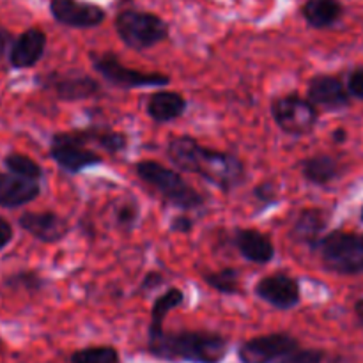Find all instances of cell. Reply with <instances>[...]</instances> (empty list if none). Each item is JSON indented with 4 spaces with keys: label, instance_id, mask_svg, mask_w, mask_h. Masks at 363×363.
I'll return each instance as SVG.
<instances>
[{
    "label": "cell",
    "instance_id": "cell-22",
    "mask_svg": "<svg viewBox=\"0 0 363 363\" xmlns=\"http://www.w3.org/2000/svg\"><path fill=\"white\" fill-rule=\"evenodd\" d=\"M78 138L87 145H98L101 151L108 155H117L128 147V137L121 131L108 130V128H85V130H74Z\"/></svg>",
    "mask_w": 363,
    "mask_h": 363
},
{
    "label": "cell",
    "instance_id": "cell-1",
    "mask_svg": "<svg viewBox=\"0 0 363 363\" xmlns=\"http://www.w3.org/2000/svg\"><path fill=\"white\" fill-rule=\"evenodd\" d=\"M167 156L183 172L197 174L223 194L236 190L247 177L243 162L236 155L206 147L194 137H174L167 145Z\"/></svg>",
    "mask_w": 363,
    "mask_h": 363
},
{
    "label": "cell",
    "instance_id": "cell-31",
    "mask_svg": "<svg viewBox=\"0 0 363 363\" xmlns=\"http://www.w3.org/2000/svg\"><path fill=\"white\" fill-rule=\"evenodd\" d=\"M347 91L353 98L363 101V69H354L347 78Z\"/></svg>",
    "mask_w": 363,
    "mask_h": 363
},
{
    "label": "cell",
    "instance_id": "cell-5",
    "mask_svg": "<svg viewBox=\"0 0 363 363\" xmlns=\"http://www.w3.org/2000/svg\"><path fill=\"white\" fill-rule=\"evenodd\" d=\"M314 250L328 272L344 277L363 273V238L358 234L332 230L321 238Z\"/></svg>",
    "mask_w": 363,
    "mask_h": 363
},
{
    "label": "cell",
    "instance_id": "cell-17",
    "mask_svg": "<svg viewBox=\"0 0 363 363\" xmlns=\"http://www.w3.org/2000/svg\"><path fill=\"white\" fill-rule=\"evenodd\" d=\"M41 194L39 181L27 179L16 174L0 172V206L7 209L21 208L35 201Z\"/></svg>",
    "mask_w": 363,
    "mask_h": 363
},
{
    "label": "cell",
    "instance_id": "cell-28",
    "mask_svg": "<svg viewBox=\"0 0 363 363\" xmlns=\"http://www.w3.org/2000/svg\"><path fill=\"white\" fill-rule=\"evenodd\" d=\"M6 284L9 287H21V289H27V291H39L43 287V279L34 272H21L16 273V275L9 277L6 280Z\"/></svg>",
    "mask_w": 363,
    "mask_h": 363
},
{
    "label": "cell",
    "instance_id": "cell-20",
    "mask_svg": "<svg viewBox=\"0 0 363 363\" xmlns=\"http://www.w3.org/2000/svg\"><path fill=\"white\" fill-rule=\"evenodd\" d=\"M301 176L315 186H326L342 176V165L330 155L308 156L300 163Z\"/></svg>",
    "mask_w": 363,
    "mask_h": 363
},
{
    "label": "cell",
    "instance_id": "cell-23",
    "mask_svg": "<svg viewBox=\"0 0 363 363\" xmlns=\"http://www.w3.org/2000/svg\"><path fill=\"white\" fill-rule=\"evenodd\" d=\"M184 301V293L179 287H169L162 296H158L151 308V323H149V335L163 332V323L170 311L181 307Z\"/></svg>",
    "mask_w": 363,
    "mask_h": 363
},
{
    "label": "cell",
    "instance_id": "cell-38",
    "mask_svg": "<svg viewBox=\"0 0 363 363\" xmlns=\"http://www.w3.org/2000/svg\"><path fill=\"white\" fill-rule=\"evenodd\" d=\"M360 220L363 222V206H362V213H360Z\"/></svg>",
    "mask_w": 363,
    "mask_h": 363
},
{
    "label": "cell",
    "instance_id": "cell-30",
    "mask_svg": "<svg viewBox=\"0 0 363 363\" xmlns=\"http://www.w3.org/2000/svg\"><path fill=\"white\" fill-rule=\"evenodd\" d=\"M254 199L257 202H261L264 208L273 206L279 202V190H277V184L272 181H264V183L257 184L254 188Z\"/></svg>",
    "mask_w": 363,
    "mask_h": 363
},
{
    "label": "cell",
    "instance_id": "cell-4",
    "mask_svg": "<svg viewBox=\"0 0 363 363\" xmlns=\"http://www.w3.org/2000/svg\"><path fill=\"white\" fill-rule=\"evenodd\" d=\"M116 32L121 41L135 52H145L165 41L170 27L158 14L138 9H123L117 13Z\"/></svg>",
    "mask_w": 363,
    "mask_h": 363
},
{
    "label": "cell",
    "instance_id": "cell-29",
    "mask_svg": "<svg viewBox=\"0 0 363 363\" xmlns=\"http://www.w3.org/2000/svg\"><path fill=\"white\" fill-rule=\"evenodd\" d=\"M323 360H325V353L321 350H300L298 347L296 351L286 354L277 363H323Z\"/></svg>",
    "mask_w": 363,
    "mask_h": 363
},
{
    "label": "cell",
    "instance_id": "cell-15",
    "mask_svg": "<svg viewBox=\"0 0 363 363\" xmlns=\"http://www.w3.org/2000/svg\"><path fill=\"white\" fill-rule=\"evenodd\" d=\"M330 218H332V215L325 208L301 209L296 218H294L293 227H291V236H293L294 241L314 250L315 245L325 236Z\"/></svg>",
    "mask_w": 363,
    "mask_h": 363
},
{
    "label": "cell",
    "instance_id": "cell-18",
    "mask_svg": "<svg viewBox=\"0 0 363 363\" xmlns=\"http://www.w3.org/2000/svg\"><path fill=\"white\" fill-rule=\"evenodd\" d=\"M46 50V34L41 28H28L14 39L9 52L11 66L16 69H27L43 59Z\"/></svg>",
    "mask_w": 363,
    "mask_h": 363
},
{
    "label": "cell",
    "instance_id": "cell-26",
    "mask_svg": "<svg viewBox=\"0 0 363 363\" xmlns=\"http://www.w3.org/2000/svg\"><path fill=\"white\" fill-rule=\"evenodd\" d=\"M4 165L7 167L9 172L21 177H27V179L39 181L43 177V169L39 167V163L28 158V156L20 155V152H11V155H7L6 160H4Z\"/></svg>",
    "mask_w": 363,
    "mask_h": 363
},
{
    "label": "cell",
    "instance_id": "cell-2",
    "mask_svg": "<svg viewBox=\"0 0 363 363\" xmlns=\"http://www.w3.org/2000/svg\"><path fill=\"white\" fill-rule=\"evenodd\" d=\"M147 351L158 360L183 363H222L229 353V340L215 332L179 330L149 335Z\"/></svg>",
    "mask_w": 363,
    "mask_h": 363
},
{
    "label": "cell",
    "instance_id": "cell-6",
    "mask_svg": "<svg viewBox=\"0 0 363 363\" xmlns=\"http://www.w3.org/2000/svg\"><path fill=\"white\" fill-rule=\"evenodd\" d=\"M92 67L96 73L108 82L110 85L123 91H131V89H147V87H165L170 84V77L165 73H149V71L131 69L124 66L119 57L113 52H91L89 53Z\"/></svg>",
    "mask_w": 363,
    "mask_h": 363
},
{
    "label": "cell",
    "instance_id": "cell-13",
    "mask_svg": "<svg viewBox=\"0 0 363 363\" xmlns=\"http://www.w3.org/2000/svg\"><path fill=\"white\" fill-rule=\"evenodd\" d=\"M307 98L315 108L337 112L350 106L351 94L339 77L333 74H315L308 80Z\"/></svg>",
    "mask_w": 363,
    "mask_h": 363
},
{
    "label": "cell",
    "instance_id": "cell-11",
    "mask_svg": "<svg viewBox=\"0 0 363 363\" xmlns=\"http://www.w3.org/2000/svg\"><path fill=\"white\" fill-rule=\"evenodd\" d=\"M50 13L57 23L71 28H94L105 21L103 7L82 0H50Z\"/></svg>",
    "mask_w": 363,
    "mask_h": 363
},
{
    "label": "cell",
    "instance_id": "cell-3",
    "mask_svg": "<svg viewBox=\"0 0 363 363\" xmlns=\"http://www.w3.org/2000/svg\"><path fill=\"white\" fill-rule=\"evenodd\" d=\"M135 174L170 206H176L183 211H195V209L204 208V195L195 190L177 170L170 167L162 165L155 160H142L135 165Z\"/></svg>",
    "mask_w": 363,
    "mask_h": 363
},
{
    "label": "cell",
    "instance_id": "cell-12",
    "mask_svg": "<svg viewBox=\"0 0 363 363\" xmlns=\"http://www.w3.org/2000/svg\"><path fill=\"white\" fill-rule=\"evenodd\" d=\"M45 87L52 89L62 101H84L94 98L99 92V82L82 71H64L43 77Z\"/></svg>",
    "mask_w": 363,
    "mask_h": 363
},
{
    "label": "cell",
    "instance_id": "cell-25",
    "mask_svg": "<svg viewBox=\"0 0 363 363\" xmlns=\"http://www.w3.org/2000/svg\"><path fill=\"white\" fill-rule=\"evenodd\" d=\"M71 363H121V357L112 346H92L71 354Z\"/></svg>",
    "mask_w": 363,
    "mask_h": 363
},
{
    "label": "cell",
    "instance_id": "cell-21",
    "mask_svg": "<svg viewBox=\"0 0 363 363\" xmlns=\"http://www.w3.org/2000/svg\"><path fill=\"white\" fill-rule=\"evenodd\" d=\"M305 21L312 28H330L342 18L340 0H307L301 7Z\"/></svg>",
    "mask_w": 363,
    "mask_h": 363
},
{
    "label": "cell",
    "instance_id": "cell-37",
    "mask_svg": "<svg viewBox=\"0 0 363 363\" xmlns=\"http://www.w3.org/2000/svg\"><path fill=\"white\" fill-rule=\"evenodd\" d=\"M354 312H357L358 319H360V323H362V326H363V296L357 301V305H354Z\"/></svg>",
    "mask_w": 363,
    "mask_h": 363
},
{
    "label": "cell",
    "instance_id": "cell-35",
    "mask_svg": "<svg viewBox=\"0 0 363 363\" xmlns=\"http://www.w3.org/2000/svg\"><path fill=\"white\" fill-rule=\"evenodd\" d=\"M14 39L16 38H13V34H11L9 30H6V28H0V57L11 52V48H13V45H14Z\"/></svg>",
    "mask_w": 363,
    "mask_h": 363
},
{
    "label": "cell",
    "instance_id": "cell-33",
    "mask_svg": "<svg viewBox=\"0 0 363 363\" xmlns=\"http://www.w3.org/2000/svg\"><path fill=\"white\" fill-rule=\"evenodd\" d=\"M163 282H165L163 275H160L158 272H151L144 277V280H142L140 291L142 293H149V291H155L156 287L162 286Z\"/></svg>",
    "mask_w": 363,
    "mask_h": 363
},
{
    "label": "cell",
    "instance_id": "cell-27",
    "mask_svg": "<svg viewBox=\"0 0 363 363\" xmlns=\"http://www.w3.org/2000/svg\"><path fill=\"white\" fill-rule=\"evenodd\" d=\"M138 216H140V211H138V204L135 199H124L113 208V220L124 233H131L137 227Z\"/></svg>",
    "mask_w": 363,
    "mask_h": 363
},
{
    "label": "cell",
    "instance_id": "cell-34",
    "mask_svg": "<svg viewBox=\"0 0 363 363\" xmlns=\"http://www.w3.org/2000/svg\"><path fill=\"white\" fill-rule=\"evenodd\" d=\"M11 240H13V227L6 218H0V250H4Z\"/></svg>",
    "mask_w": 363,
    "mask_h": 363
},
{
    "label": "cell",
    "instance_id": "cell-8",
    "mask_svg": "<svg viewBox=\"0 0 363 363\" xmlns=\"http://www.w3.org/2000/svg\"><path fill=\"white\" fill-rule=\"evenodd\" d=\"M50 156L60 169L69 174H80L103 163V156L98 155L91 145L84 144L77 131L53 135L50 142Z\"/></svg>",
    "mask_w": 363,
    "mask_h": 363
},
{
    "label": "cell",
    "instance_id": "cell-9",
    "mask_svg": "<svg viewBox=\"0 0 363 363\" xmlns=\"http://www.w3.org/2000/svg\"><path fill=\"white\" fill-rule=\"evenodd\" d=\"M298 347L300 342L289 333H269L241 344L238 350V360L240 363H277Z\"/></svg>",
    "mask_w": 363,
    "mask_h": 363
},
{
    "label": "cell",
    "instance_id": "cell-36",
    "mask_svg": "<svg viewBox=\"0 0 363 363\" xmlns=\"http://www.w3.org/2000/svg\"><path fill=\"white\" fill-rule=\"evenodd\" d=\"M333 140H335L337 144H344V142L347 140V131L342 130V128L335 130L333 131Z\"/></svg>",
    "mask_w": 363,
    "mask_h": 363
},
{
    "label": "cell",
    "instance_id": "cell-24",
    "mask_svg": "<svg viewBox=\"0 0 363 363\" xmlns=\"http://www.w3.org/2000/svg\"><path fill=\"white\" fill-rule=\"evenodd\" d=\"M202 280L208 284L211 289H215L220 294H240V272L236 268H225L218 269V272H208L202 275Z\"/></svg>",
    "mask_w": 363,
    "mask_h": 363
},
{
    "label": "cell",
    "instance_id": "cell-7",
    "mask_svg": "<svg viewBox=\"0 0 363 363\" xmlns=\"http://www.w3.org/2000/svg\"><path fill=\"white\" fill-rule=\"evenodd\" d=\"M269 112L277 126L291 137L311 135L318 126V108L308 101V98H301L296 92L273 99Z\"/></svg>",
    "mask_w": 363,
    "mask_h": 363
},
{
    "label": "cell",
    "instance_id": "cell-10",
    "mask_svg": "<svg viewBox=\"0 0 363 363\" xmlns=\"http://www.w3.org/2000/svg\"><path fill=\"white\" fill-rule=\"evenodd\" d=\"M255 294L279 311H291V308L298 307L301 301L300 282L284 272L262 277L255 284Z\"/></svg>",
    "mask_w": 363,
    "mask_h": 363
},
{
    "label": "cell",
    "instance_id": "cell-19",
    "mask_svg": "<svg viewBox=\"0 0 363 363\" xmlns=\"http://www.w3.org/2000/svg\"><path fill=\"white\" fill-rule=\"evenodd\" d=\"M186 98L176 91H156L149 96L147 103H145L147 116L156 124H167L177 121L186 112Z\"/></svg>",
    "mask_w": 363,
    "mask_h": 363
},
{
    "label": "cell",
    "instance_id": "cell-32",
    "mask_svg": "<svg viewBox=\"0 0 363 363\" xmlns=\"http://www.w3.org/2000/svg\"><path fill=\"white\" fill-rule=\"evenodd\" d=\"M195 227V220L188 215H179L170 222V230L177 234H190Z\"/></svg>",
    "mask_w": 363,
    "mask_h": 363
},
{
    "label": "cell",
    "instance_id": "cell-14",
    "mask_svg": "<svg viewBox=\"0 0 363 363\" xmlns=\"http://www.w3.org/2000/svg\"><path fill=\"white\" fill-rule=\"evenodd\" d=\"M21 229L43 243H59L69 233V223L66 218L53 211L32 213L27 211L18 220Z\"/></svg>",
    "mask_w": 363,
    "mask_h": 363
},
{
    "label": "cell",
    "instance_id": "cell-16",
    "mask_svg": "<svg viewBox=\"0 0 363 363\" xmlns=\"http://www.w3.org/2000/svg\"><path fill=\"white\" fill-rule=\"evenodd\" d=\"M233 241L241 257L248 262L264 266L275 257V245L272 238L257 229H236Z\"/></svg>",
    "mask_w": 363,
    "mask_h": 363
}]
</instances>
